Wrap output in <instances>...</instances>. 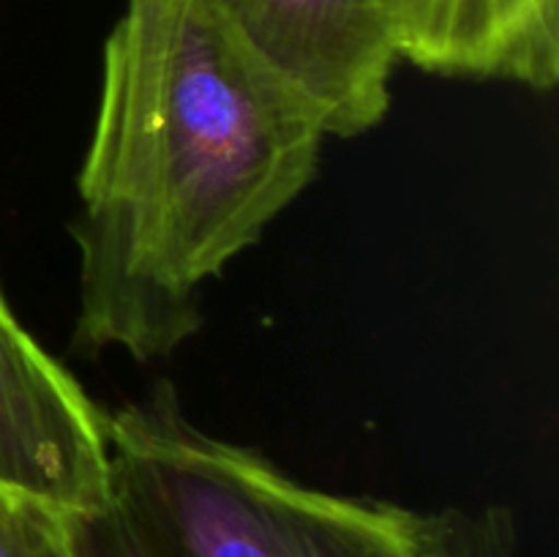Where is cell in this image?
Instances as JSON below:
<instances>
[{
  "mask_svg": "<svg viewBox=\"0 0 559 557\" xmlns=\"http://www.w3.org/2000/svg\"><path fill=\"white\" fill-rule=\"evenodd\" d=\"M322 134L207 0L120 16L80 173L71 347L158 360L202 325L200 293L314 180Z\"/></svg>",
  "mask_w": 559,
  "mask_h": 557,
  "instance_id": "obj_1",
  "label": "cell"
},
{
  "mask_svg": "<svg viewBox=\"0 0 559 557\" xmlns=\"http://www.w3.org/2000/svg\"><path fill=\"white\" fill-rule=\"evenodd\" d=\"M115 495L173 557H462L480 508L347 497L186 415L173 382L109 413Z\"/></svg>",
  "mask_w": 559,
  "mask_h": 557,
  "instance_id": "obj_2",
  "label": "cell"
},
{
  "mask_svg": "<svg viewBox=\"0 0 559 557\" xmlns=\"http://www.w3.org/2000/svg\"><path fill=\"white\" fill-rule=\"evenodd\" d=\"M233 42L314 118L358 137L391 109L402 60L385 0H207Z\"/></svg>",
  "mask_w": 559,
  "mask_h": 557,
  "instance_id": "obj_3",
  "label": "cell"
},
{
  "mask_svg": "<svg viewBox=\"0 0 559 557\" xmlns=\"http://www.w3.org/2000/svg\"><path fill=\"white\" fill-rule=\"evenodd\" d=\"M0 486L60 513L115 497L109 413L44 353L0 289Z\"/></svg>",
  "mask_w": 559,
  "mask_h": 557,
  "instance_id": "obj_4",
  "label": "cell"
},
{
  "mask_svg": "<svg viewBox=\"0 0 559 557\" xmlns=\"http://www.w3.org/2000/svg\"><path fill=\"white\" fill-rule=\"evenodd\" d=\"M431 74L551 91L559 80V0H448Z\"/></svg>",
  "mask_w": 559,
  "mask_h": 557,
  "instance_id": "obj_5",
  "label": "cell"
},
{
  "mask_svg": "<svg viewBox=\"0 0 559 557\" xmlns=\"http://www.w3.org/2000/svg\"><path fill=\"white\" fill-rule=\"evenodd\" d=\"M0 557H82L71 513L0 486Z\"/></svg>",
  "mask_w": 559,
  "mask_h": 557,
  "instance_id": "obj_6",
  "label": "cell"
},
{
  "mask_svg": "<svg viewBox=\"0 0 559 557\" xmlns=\"http://www.w3.org/2000/svg\"><path fill=\"white\" fill-rule=\"evenodd\" d=\"M82 557H173L118 495L104 508L71 513Z\"/></svg>",
  "mask_w": 559,
  "mask_h": 557,
  "instance_id": "obj_7",
  "label": "cell"
},
{
  "mask_svg": "<svg viewBox=\"0 0 559 557\" xmlns=\"http://www.w3.org/2000/svg\"><path fill=\"white\" fill-rule=\"evenodd\" d=\"M402 60L435 71L448 0H385Z\"/></svg>",
  "mask_w": 559,
  "mask_h": 557,
  "instance_id": "obj_8",
  "label": "cell"
},
{
  "mask_svg": "<svg viewBox=\"0 0 559 557\" xmlns=\"http://www.w3.org/2000/svg\"><path fill=\"white\" fill-rule=\"evenodd\" d=\"M186 0H129L123 16L129 20H147V16H162L183 5Z\"/></svg>",
  "mask_w": 559,
  "mask_h": 557,
  "instance_id": "obj_9",
  "label": "cell"
}]
</instances>
